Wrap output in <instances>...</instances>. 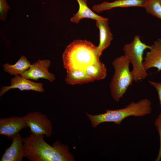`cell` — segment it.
I'll list each match as a JSON object with an SVG mask.
<instances>
[{
	"mask_svg": "<svg viewBox=\"0 0 161 161\" xmlns=\"http://www.w3.org/2000/svg\"><path fill=\"white\" fill-rule=\"evenodd\" d=\"M160 0V3H161V0Z\"/></svg>",
	"mask_w": 161,
	"mask_h": 161,
	"instance_id": "cell-23",
	"label": "cell"
},
{
	"mask_svg": "<svg viewBox=\"0 0 161 161\" xmlns=\"http://www.w3.org/2000/svg\"><path fill=\"white\" fill-rule=\"evenodd\" d=\"M97 46L86 40H76L68 45L62 55L63 66L66 70L85 71L100 61Z\"/></svg>",
	"mask_w": 161,
	"mask_h": 161,
	"instance_id": "cell-2",
	"label": "cell"
},
{
	"mask_svg": "<svg viewBox=\"0 0 161 161\" xmlns=\"http://www.w3.org/2000/svg\"><path fill=\"white\" fill-rule=\"evenodd\" d=\"M158 41L161 42V38H159L158 39Z\"/></svg>",
	"mask_w": 161,
	"mask_h": 161,
	"instance_id": "cell-22",
	"label": "cell"
},
{
	"mask_svg": "<svg viewBox=\"0 0 161 161\" xmlns=\"http://www.w3.org/2000/svg\"><path fill=\"white\" fill-rule=\"evenodd\" d=\"M130 63V59L125 55L116 58L112 63L114 71L109 87L112 98L116 102L123 97L133 80L129 69Z\"/></svg>",
	"mask_w": 161,
	"mask_h": 161,
	"instance_id": "cell-4",
	"label": "cell"
},
{
	"mask_svg": "<svg viewBox=\"0 0 161 161\" xmlns=\"http://www.w3.org/2000/svg\"><path fill=\"white\" fill-rule=\"evenodd\" d=\"M155 126L158 133L160 140V146L157 156L155 161H160L161 159V114L159 115L154 122Z\"/></svg>",
	"mask_w": 161,
	"mask_h": 161,
	"instance_id": "cell-19",
	"label": "cell"
},
{
	"mask_svg": "<svg viewBox=\"0 0 161 161\" xmlns=\"http://www.w3.org/2000/svg\"><path fill=\"white\" fill-rule=\"evenodd\" d=\"M31 65L26 57L22 55L14 64L10 65L6 63L4 64L3 67L5 72L10 75L15 76L21 75L28 70Z\"/></svg>",
	"mask_w": 161,
	"mask_h": 161,
	"instance_id": "cell-16",
	"label": "cell"
},
{
	"mask_svg": "<svg viewBox=\"0 0 161 161\" xmlns=\"http://www.w3.org/2000/svg\"><path fill=\"white\" fill-rule=\"evenodd\" d=\"M66 70V75L65 81L68 84H83L94 81L84 70L75 69Z\"/></svg>",
	"mask_w": 161,
	"mask_h": 161,
	"instance_id": "cell-15",
	"label": "cell"
},
{
	"mask_svg": "<svg viewBox=\"0 0 161 161\" xmlns=\"http://www.w3.org/2000/svg\"><path fill=\"white\" fill-rule=\"evenodd\" d=\"M44 136L31 133L29 136L22 138L25 157L29 161H75L68 145L57 140L50 145L44 140Z\"/></svg>",
	"mask_w": 161,
	"mask_h": 161,
	"instance_id": "cell-1",
	"label": "cell"
},
{
	"mask_svg": "<svg viewBox=\"0 0 161 161\" xmlns=\"http://www.w3.org/2000/svg\"><path fill=\"white\" fill-rule=\"evenodd\" d=\"M10 7L7 2L6 0H0V18L1 21L6 20L8 10Z\"/></svg>",
	"mask_w": 161,
	"mask_h": 161,
	"instance_id": "cell-20",
	"label": "cell"
},
{
	"mask_svg": "<svg viewBox=\"0 0 161 161\" xmlns=\"http://www.w3.org/2000/svg\"><path fill=\"white\" fill-rule=\"evenodd\" d=\"M144 7L148 13L161 20V3L160 0H148Z\"/></svg>",
	"mask_w": 161,
	"mask_h": 161,
	"instance_id": "cell-18",
	"label": "cell"
},
{
	"mask_svg": "<svg viewBox=\"0 0 161 161\" xmlns=\"http://www.w3.org/2000/svg\"><path fill=\"white\" fill-rule=\"evenodd\" d=\"M148 0H117L112 2L104 1L95 5L92 7L94 11L99 13L117 7H144Z\"/></svg>",
	"mask_w": 161,
	"mask_h": 161,
	"instance_id": "cell-12",
	"label": "cell"
},
{
	"mask_svg": "<svg viewBox=\"0 0 161 161\" xmlns=\"http://www.w3.org/2000/svg\"><path fill=\"white\" fill-rule=\"evenodd\" d=\"M148 82L155 89L157 92L161 107V81L157 82L149 80Z\"/></svg>",
	"mask_w": 161,
	"mask_h": 161,
	"instance_id": "cell-21",
	"label": "cell"
},
{
	"mask_svg": "<svg viewBox=\"0 0 161 161\" xmlns=\"http://www.w3.org/2000/svg\"><path fill=\"white\" fill-rule=\"evenodd\" d=\"M28 127L23 117L11 116L0 118V134L12 139L22 129Z\"/></svg>",
	"mask_w": 161,
	"mask_h": 161,
	"instance_id": "cell-8",
	"label": "cell"
},
{
	"mask_svg": "<svg viewBox=\"0 0 161 161\" xmlns=\"http://www.w3.org/2000/svg\"><path fill=\"white\" fill-rule=\"evenodd\" d=\"M51 64V61L49 60L39 59L31 64L28 70L20 75L28 79L36 80L42 78L53 82L55 77L54 74L49 72L48 69Z\"/></svg>",
	"mask_w": 161,
	"mask_h": 161,
	"instance_id": "cell-7",
	"label": "cell"
},
{
	"mask_svg": "<svg viewBox=\"0 0 161 161\" xmlns=\"http://www.w3.org/2000/svg\"><path fill=\"white\" fill-rule=\"evenodd\" d=\"M108 19L96 21V25L100 32V41L97 46V52L100 57L103 51L110 45L113 39L108 25Z\"/></svg>",
	"mask_w": 161,
	"mask_h": 161,
	"instance_id": "cell-13",
	"label": "cell"
},
{
	"mask_svg": "<svg viewBox=\"0 0 161 161\" xmlns=\"http://www.w3.org/2000/svg\"><path fill=\"white\" fill-rule=\"evenodd\" d=\"M43 83H36L26 79L20 75L15 76L10 80V85L3 86L1 89L0 97L10 89H18L20 91L33 90L44 93Z\"/></svg>",
	"mask_w": 161,
	"mask_h": 161,
	"instance_id": "cell-9",
	"label": "cell"
},
{
	"mask_svg": "<svg viewBox=\"0 0 161 161\" xmlns=\"http://www.w3.org/2000/svg\"><path fill=\"white\" fill-rule=\"evenodd\" d=\"M21 135L18 133L13 137L12 143L6 148L0 161H22L25 156L24 147Z\"/></svg>",
	"mask_w": 161,
	"mask_h": 161,
	"instance_id": "cell-10",
	"label": "cell"
},
{
	"mask_svg": "<svg viewBox=\"0 0 161 161\" xmlns=\"http://www.w3.org/2000/svg\"><path fill=\"white\" fill-rule=\"evenodd\" d=\"M77 1L79 4V9L78 12L70 19L71 22L78 24L80 20L84 18H90L95 21L108 19L95 14L91 10L87 5V0Z\"/></svg>",
	"mask_w": 161,
	"mask_h": 161,
	"instance_id": "cell-14",
	"label": "cell"
},
{
	"mask_svg": "<svg viewBox=\"0 0 161 161\" xmlns=\"http://www.w3.org/2000/svg\"><path fill=\"white\" fill-rule=\"evenodd\" d=\"M151 103L145 98L137 102H132L125 107L114 110H106L105 113L98 115H91L86 112L92 126L96 128L104 122H113L120 125L125 118L131 116L142 117L152 112Z\"/></svg>",
	"mask_w": 161,
	"mask_h": 161,
	"instance_id": "cell-3",
	"label": "cell"
},
{
	"mask_svg": "<svg viewBox=\"0 0 161 161\" xmlns=\"http://www.w3.org/2000/svg\"><path fill=\"white\" fill-rule=\"evenodd\" d=\"M85 71L94 80L104 79L107 75L106 67L100 60L87 67Z\"/></svg>",
	"mask_w": 161,
	"mask_h": 161,
	"instance_id": "cell-17",
	"label": "cell"
},
{
	"mask_svg": "<svg viewBox=\"0 0 161 161\" xmlns=\"http://www.w3.org/2000/svg\"><path fill=\"white\" fill-rule=\"evenodd\" d=\"M149 51L147 52L143 62V67L147 71L150 68L155 67L157 72L161 71V42L157 40L151 46Z\"/></svg>",
	"mask_w": 161,
	"mask_h": 161,
	"instance_id": "cell-11",
	"label": "cell"
},
{
	"mask_svg": "<svg viewBox=\"0 0 161 161\" xmlns=\"http://www.w3.org/2000/svg\"><path fill=\"white\" fill-rule=\"evenodd\" d=\"M151 46L142 41L139 36L136 35L130 43L124 45L123 50L124 55L130 60L132 65L131 73L133 80L137 82L143 79L148 76L143 65V55L144 51L149 49Z\"/></svg>",
	"mask_w": 161,
	"mask_h": 161,
	"instance_id": "cell-5",
	"label": "cell"
},
{
	"mask_svg": "<svg viewBox=\"0 0 161 161\" xmlns=\"http://www.w3.org/2000/svg\"><path fill=\"white\" fill-rule=\"evenodd\" d=\"M30 129V132L37 135L50 137L52 132L51 122L45 114L38 111L28 113L22 116Z\"/></svg>",
	"mask_w": 161,
	"mask_h": 161,
	"instance_id": "cell-6",
	"label": "cell"
}]
</instances>
